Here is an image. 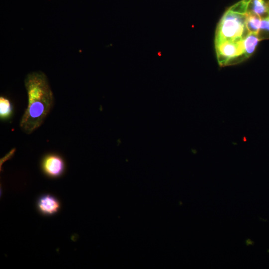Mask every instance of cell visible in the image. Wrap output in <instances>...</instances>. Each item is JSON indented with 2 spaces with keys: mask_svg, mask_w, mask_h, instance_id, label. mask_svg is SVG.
Masks as SVG:
<instances>
[{
  "mask_svg": "<svg viewBox=\"0 0 269 269\" xmlns=\"http://www.w3.org/2000/svg\"><path fill=\"white\" fill-rule=\"evenodd\" d=\"M246 13L256 15L261 19L269 17V0H250Z\"/></svg>",
  "mask_w": 269,
  "mask_h": 269,
  "instance_id": "6",
  "label": "cell"
},
{
  "mask_svg": "<svg viewBox=\"0 0 269 269\" xmlns=\"http://www.w3.org/2000/svg\"><path fill=\"white\" fill-rule=\"evenodd\" d=\"M28 96L27 108L20 127L30 134L43 123L54 105V96L46 76L42 72L29 73L24 81Z\"/></svg>",
  "mask_w": 269,
  "mask_h": 269,
  "instance_id": "1",
  "label": "cell"
},
{
  "mask_svg": "<svg viewBox=\"0 0 269 269\" xmlns=\"http://www.w3.org/2000/svg\"><path fill=\"white\" fill-rule=\"evenodd\" d=\"M13 107L10 100L6 97L0 98V117L2 120L9 119L12 115Z\"/></svg>",
  "mask_w": 269,
  "mask_h": 269,
  "instance_id": "9",
  "label": "cell"
},
{
  "mask_svg": "<svg viewBox=\"0 0 269 269\" xmlns=\"http://www.w3.org/2000/svg\"><path fill=\"white\" fill-rule=\"evenodd\" d=\"M257 35L260 41L269 39V17L261 19V26Z\"/></svg>",
  "mask_w": 269,
  "mask_h": 269,
  "instance_id": "10",
  "label": "cell"
},
{
  "mask_svg": "<svg viewBox=\"0 0 269 269\" xmlns=\"http://www.w3.org/2000/svg\"><path fill=\"white\" fill-rule=\"evenodd\" d=\"M246 12L235 5L223 15L217 26L215 42L244 39L249 32L246 26Z\"/></svg>",
  "mask_w": 269,
  "mask_h": 269,
  "instance_id": "2",
  "label": "cell"
},
{
  "mask_svg": "<svg viewBox=\"0 0 269 269\" xmlns=\"http://www.w3.org/2000/svg\"><path fill=\"white\" fill-rule=\"evenodd\" d=\"M36 207L39 213L44 216H52L59 211L61 205L55 196L50 194H43L38 198Z\"/></svg>",
  "mask_w": 269,
  "mask_h": 269,
  "instance_id": "5",
  "label": "cell"
},
{
  "mask_svg": "<svg viewBox=\"0 0 269 269\" xmlns=\"http://www.w3.org/2000/svg\"><path fill=\"white\" fill-rule=\"evenodd\" d=\"M215 43L218 62L221 66L235 64L247 59L243 39L220 41Z\"/></svg>",
  "mask_w": 269,
  "mask_h": 269,
  "instance_id": "3",
  "label": "cell"
},
{
  "mask_svg": "<svg viewBox=\"0 0 269 269\" xmlns=\"http://www.w3.org/2000/svg\"><path fill=\"white\" fill-rule=\"evenodd\" d=\"M41 167L43 172L47 176L56 178L63 175L65 169V164L60 155L49 154L42 159Z\"/></svg>",
  "mask_w": 269,
  "mask_h": 269,
  "instance_id": "4",
  "label": "cell"
},
{
  "mask_svg": "<svg viewBox=\"0 0 269 269\" xmlns=\"http://www.w3.org/2000/svg\"><path fill=\"white\" fill-rule=\"evenodd\" d=\"M260 41L257 34L252 33H249L243 39L245 55L246 58H249L254 52Z\"/></svg>",
  "mask_w": 269,
  "mask_h": 269,
  "instance_id": "7",
  "label": "cell"
},
{
  "mask_svg": "<svg viewBox=\"0 0 269 269\" xmlns=\"http://www.w3.org/2000/svg\"><path fill=\"white\" fill-rule=\"evenodd\" d=\"M261 18L258 16L246 13V26L249 33L257 34L260 29Z\"/></svg>",
  "mask_w": 269,
  "mask_h": 269,
  "instance_id": "8",
  "label": "cell"
}]
</instances>
